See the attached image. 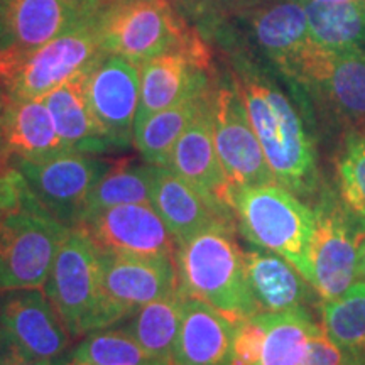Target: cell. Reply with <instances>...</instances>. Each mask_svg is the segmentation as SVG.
<instances>
[{
    "instance_id": "6da1fadb",
    "label": "cell",
    "mask_w": 365,
    "mask_h": 365,
    "mask_svg": "<svg viewBox=\"0 0 365 365\" xmlns=\"http://www.w3.org/2000/svg\"><path fill=\"white\" fill-rule=\"evenodd\" d=\"M208 43L220 54L244 100L252 129L274 178L299 198L318 195L317 143L301 107L299 88L281 83L282 75L259 56L228 24H222Z\"/></svg>"
},
{
    "instance_id": "7a4b0ae2",
    "label": "cell",
    "mask_w": 365,
    "mask_h": 365,
    "mask_svg": "<svg viewBox=\"0 0 365 365\" xmlns=\"http://www.w3.org/2000/svg\"><path fill=\"white\" fill-rule=\"evenodd\" d=\"M175 264L182 298L205 301L234 322L261 313L245 277L235 223H213L178 242Z\"/></svg>"
},
{
    "instance_id": "3957f363",
    "label": "cell",
    "mask_w": 365,
    "mask_h": 365,
    "mask_svg": "<svg viewBox=\"0 0 365 365\" xmlns=\"http://www.w3.org/2000/svg\"><path fill=\"white\" fill-rule=\"evenodd\" d=\"M227 205L239 223L240 234L250 244L284 257L309 284H314V210L277 181L230 186Z\"/></svg>"
},
{
    "instance_id": "277c9868",
    "label": "cell",
    "mask_w": 365,
    "mask_h": 365,
    "mask_svg": "<svg viewBox=\"0 0 365 365\" xmlns=\"http://www.w3.org/2000/svg\"><path fill=\"white\" fill-rule=\"evenodd\" d=\"M70 232L27 185L0 215V289H41Z\"/></svg>"
},
{
    "instance_id": "5b68a950",
    "label": "cell",
    "mask_w": 365,
    "mask_h": 365,
    "mask_svg": "<svg viewBox=\"0 0 365 365\" xmlns=\"http://www.w3.org/2000/svg\"><path fill=\"white\" fill-rule=\"evenodd\" d=\"M103 53L95 17L36 48L0 51V83L9 100L43 98L88 70Z\"/></svg>"
},
{
    "instance_id": "8992f818",
    "label": "cell",
    "mask_w": 365,
    "mask_h": 365,
    "mask_svg": "<svg viewBox=\"0 0 365 365\" xmlns=\"http://www.w3.org/2000/svg\"><path fill=\"white\" fill-rule=\"evenodd\" d=\"M97 27L105 53L118 54L137 66L203 39L170 0H118L100 9Z\"/></svg>"
},
{
    "instance_id": "52a82bcc",
    "label": "cell",
    "mask_w": 365,
    "mask_h": 365,
    "mask_svg": "<svg viewBox=\"0 0 365 365\" xmlns=\"http://www.w3.org/2000/svg\"><path fill=\"white\" fill-rule=\"evenodd\" d=\"M98 304L91 331L115 325L153 301L178 293L175 257L102 254Z\"/></svg>"
},
{
    "instance_id": "ba28073f",
    "label": "cell",
    "mask_w": 365,
    "mask_h": 365,
    "mask_svg": "<svg viewBox=\"0 0 365 365\" xmlns=\"http://www.w3.org/2000/svg\"><path fill=\"white\" fill-rule=\"evenodd\" d=\"M317 234L313 240L314 289L323 301L335 299L362 281L360 257L365 242V218L344 200L328 193L319 196Z\"/></svg>"
},
{
    "instance_id": "9c48e42d",
    "label": "cell",
    "mask_w": 365,
    "mask_h": 365,
    "mask_svg": "<svg viewBox=\"0 0 365 365\" xmlns=\"http://www.w3.org/2000/svg\"><path fill=\"white\" fill-rule=\"evenodd\" d=\"M225 24L287 81L312 43L301 0H239Z\"/></svg>"
},
{
    "instance_id": "30bf717a",
    "label": "cell",
    "mask_w": 365,
    "mask_h": 365,
    "mask_svg": "<svg viewBox=\"0 0 365 365\" xmlns=\"http://www.w3.org/2000/svg\"><path fill=\"white\" fill-rule=\"evenodd\" d=\"M350 132H365V51L335 53L309 43L289 80Z\"/></svg>"
},
{
    "instance_id": "8fae6325",
    "label": "cell",
    "mask_w": 365,
    "mask_h": 365,
    "mask_svg": "<svg viewBox=\"0 0 365 365\" xmlns=\"http://www.w3.org/2000/svg\"><path fill=\"white\" fill-rule=\"evenodd\" d=\"M212 124L218 158L230 186L276 181L227 68L215 70L213 75Z\"/></svg>"
},
{
    "instance_id": "7c38bea8",
    "label": "cell",
    "mask_w": 365,
    "mask_h": 365,
    "mask_svg": "<svg viewBox=\"0 0 365 365\" xmlns=\"http://www.w3.org/2000/svg\"><path fill=\"white\" fill-rule=\"evenodd\" d=\"M9 161L41 205L68 228L76 227L90 190L108 171L107 163L76 150H63L39 161L9 156Z\"/></svg>"
},
{
    "instance_id": "4fadbf2b",
    "label": "cell",
    "mask_w": 365,
    "mask_h": 365,
    "mask_svg": "<svg viewBox=\"0 0 365 365\" xmlns=\"http://www.w3.org/2000/svg\"><path fill=\"white\" fill-rule=\"evenodd\" d=\"M98 250L83 232L71 228L46 281V296L73 339L91 333L98 304Z\"/></svg>"
},
{
    "instance_id": "5bb4252c",
    "label": "cell",
    "mask_w": 365,
    "mask_h": 365,
    "mask_svg": "<svg viewBox=\"0 0 365 365\" xmlns=\"http://www.w3.org/2000/svg\"><path fill=\"white\" fill-rule=\"evenodd\" d=\"M85 91L91 113L113 149L134 144V124L140 95V70L135 63L103 53L85 71Z\"/></svg>"
},
{
    "instance_id": "9a60e30c",
    "label": "cell",
    "mask_w": 365,
    "mask_h": 365,
    "mask_svg": "<svg viewBox=\"0 0 365 365\" xmlns=\"http://www.w3.org/2000/svg\"><path fill=\"white\" fill-rule=\"evenodd\" d=\"M102 254L175 257L176 239L153 205L135 203L95 213L75 227Z\"/></svg>"
},
{
    "instance_id": "2e32d148",
    "label": "cell",
    "mask_w": 365,
    "mask_h": 365,
    "mask_svg": "<svg viewBox=\"0 0 365 365\" xmlns=\"http://www.w3.org/2000/svg\"><path fill=\"white\" fill-rule=\"evenodd\" d=\"M93 0H0V51L31 49L95 19Z\"/></svg>"
},
{
    "instance_id": "e0dca14e",
    "label": "cell",
    "mask_w": 365,
    "mask_h": 365,
    "mask_svg": "<svg viewBox=\"0 0 365 365\" xmlns=\"http://www.w3.org/2000/svg\"><path fill=\"white\" fill-rule=\"evenodd\" d=\"M0 330L16 352L53 360L65 352L70 331L41 289H17L0 307Z\"/></svg>"
},
{
    "instance_id": "ac0fdd59",
    "label": "cell",
    "mask_w": 365,
    "mask_h": 365,
    "mask_svg": "<svg viewBox=\"0 0 365 365\" xmlns=\"http://www.w3.org/2000/svg\"><path fill=\"white\" fill-rule=\"evenodd\" d=\"M150 205L178 242L190 239L213 223H234L232 210L205 196L170 168L150 164Z\"/></svg>"
},
{
    "instance_id": "d6986e66",
    "label": "cell",
    "mask_w": 365,
    "mask_h": 365,
    "mask_svg": "<svg viewBox=\"0 0 365 365\" xmlns=\"http://www.w3.org/2000/svg\"><path fill=\"white\" fill-rule=\"evenodd\" d=\"M168 168L205 196L227 205L230 182L222 168L213 137L212 88L205 95L190 125L173 148Z\"/></svg>"
},
{
    "instance_id": "ffe728a7",
    "label": "cell",
    "mask_w": 365,
    "mask_h": 365,
    "mask_svg": "<svg viewBox=\"0 0 365 365\" xmlns=\"http://www.w3.org/2000/svg\"><path fill=\"white\" fill-rule=\"evenodd\" d=\"M235 322L208 303L185 298L173 365H234Z\"/></svg>"
},
{
    "instance_id": "44dd1931",
    "label": "cell",
    "mask_w": 365,
    "mask_h": 365,
    "mask_svg": "<svg viewBox=\"0 0 365 365\" xmlns=\"http://www.w3.org/2000/svg\"><path fill=\"white\" fill-rule=\"evenodd\" d=\"M242 252H244L245 277L259 312L276 313L308 308L312 284L301 276L293 264L272 250L262 249L259 245Z\"/></svg>"
},
{
    "instance_id": "7402d4cb",
    "label": "cell",
    "mask_w": 365,
    "mask_h": 365,
    "mask_svg": "<svg viewBox=\"0 0 365 365\" xmlns=\"http://www.w3.org/2000/svg\"><path fill=\"white\" fill-rule=\"evenodd\" d=\"M4 150L9 156L39 161L68 150L44 98L9 100L0 113Z\"/></svg>"
},
{
    "instance_id": "603a6c76",
    "label": "cell",
    "mask_w": 365,
    "mask_h": 365,
    "mask_svg": "<svg viewBox=\"0 0 365 365\" xmlns=\"http://www.w3.org/2000/svg\"><path fill=\"white\" fill-rule=\"evenodd\" d=\"M43 98L51 112L59 139L68 150L93 156L112 149V144L91 113L85 91V71L49 91Z\"/></svg>"
},
{
    "instance_id": "cb8c5ba5",
    "label": "cell",
    "mask_w": 365,
    "mask_h": 365,
    "mask_svg": "<svg viewBox=\"0 0 365 365\" xmlns=\"http://www.w3.org/2000/svg\"><path fill=\"white\" fill-rule=\"evenodd\" d=\"M215 75V73H213ZM213 78L203 88L193 91L173 107L159 110L134 127V145L144 161L153 166L168 168L170 156L191 118L195 117L200 103L212 88Z\"/></svg>"
},
{
    "instance_id": "d4e9b609",
    "label": "cell",
    "mask_w": 365,
    "mask_h": 365,
    "mask_svg": "<svg viewBox=\"0 0 365 365\" xmlns=\"http://www.w3.org/2000/svg\"><path fill=\"white\" fill-rule=\"evenodd\" d=\"M264 327V345L257 365H303L309 341L322 325L308 308L255 314Z\"/></svg>"
},
{
    "instance_id": "484cf974",
    "label": "cell",
    "mask_w": 365,
    "mask_h": 365,
    "mask_svg": "<svg viewBox=\"0 0 365 365\" xmlns=\"http://www.w3.org/2000/svg\"><path fill=\"white\" fill-rule=\"evenodd\" d=\"M309 39L327 51H365L364 2H303Z\"/></svg>"
},
{
    "instance_id": "4316f807",
    "label": "cell",
    "mask_w": 365,
    "mask_h": 365,
    "mask_svg": "<svg viewBox=\"0 0 365 365\" xmlns=\"http://www.w3.org/2000/svg\"><path fill=\"white\" fill-rule=\"evenodd\" d=\"M185 298L175 293L156 299L137 309L135 317L124 330L150 357L173 365V350L180 331Z\"/></svg>"
},
{
    "instance_id": "83f0119b",
    "label": "cell",
    "mask_w": 365,
    "mask_h": 365,
    "mask_svg": "<svg viewBox=\"0 0 365 365\" xmlns=\"http://www.w3.org/2000/svg\"><path fill=\"white\" fill-rule=\"evenodd\" d=\"M135 203L150 205V164L108 168L86 196L78 223L102 210Z\"/></svg>"
},
{
    "instance_id": "f1b7e54d",
    "label": "cell",
    "mask_w": 365,
    "mask_h": 365,
    "mask_svg": "<svg viewBox=\"0 0 365 365\" xmlns=\"http://www.w3.org/2000/svg\"><path fill=\"white\" fill-rule=\"evenodd\" d=\"M323 330L336 345L365 359V281L322 304Z\"/></svg>"
},
{
    "instance_id": "f546056e",
    "label": "cell",
    "mask_w": 365,
    "mask_h": 365,
    "mask_svg": "<svg viewBox=\"0 0 365 365\" xmlns=\"http://www.w3.org/2000/svg\"><path fill=\"white\" fill-rule=\"evenodd\" d=\"M71 355L90 365H168L150 357L125 330L90 333Z\"/></svg>"
},
{
    "instance_id": "4dcf8cb0",
    "label": "cell",
    "mask_w": 365,
    "mask_h": 365,
    "mask_svg": "<svg viewBox=\"0 0 365 365\" xmlns=\"http://www.w3.org/2000/svg\"><path fill=\"white\" fill-rule=\"evenodd\" d=\"M339 178L341 200L365 218V132L346 134Z\"/></svg>"
},
{
    "instance_id": "1f68e13d",
    "label": "cell",
    "mask_w": 365,
    "mask_h": 365,
    "mask_svg": "<svg viewBox=\"0 0 365 365\" xmlns=\"http://www.w3.org/2000/svg\"><path fill=\"white\" fill-rule=\"evenodd\" d=\"M175 11L193 26L205 39H210L225 24L239 0H170Z\"/></svg>"
},
{
    "instance_id": "d6a6232c",
    "label": "cell",
    "mask_w": 365,
    "mask_h": 365,
    "mask_svg": "<svg viewBox=\"0 0 365 365\" xmlns=\"http://www.w3.org/2000/svg\"><path fill=\"white\" fill-rule=\"evenodd\" d=\"M264 345V327L257 317L235 322L234 365H257Z\"/></svg>"
},
{
    "instance_id": "836d02e7",
    "label": "cell",
    "mask_w": 365,
    "mask_h": 365,
    "mask_svg": "<svg viewBox=\"0 0 365 365\" xmlns=\"http://www.w3.org/2000/svg\"><path fill=\"white\" fill-rule=\"evenodd\" d=\"M27 182L17 168H14L6 150H0V215L19 200Z\"/></svg>"
},
{
    "instance_id": "e575fe53",
    "label": "cell",
    "mask_w": 365,
    "mask_h": 365,
    "mask_svg": "<svg viewBox=\"0 0 365 365\" xmlns=\"http://www.w3.org/2000/svg\"><path fill=\"white\" fill-rule=\"evenodd\" d=\"M14 354H16V350H14L11 341L6 339V335L0 330V365H11Z\"/></svg>"
},
{
    "instance_id": "d590c367",
    "label": "cell",
    "mask_w": 365,
    "mask_h": 365,
    "mask_svg": "<svg viewBox=\"0 0 365 365\" xmlns=\"http://www.w3.org/2000/svg\"><path fill=\"white\" fill-rule=\"evenodd\" d=\"M11 365H53L51 360H39V359H29L21 355L19 352L14 354Z\"/></svg>"
},
{
    "instance_id": "8d00e7d4",
    "label": "cell",
    "mask_w": 365,
    "mask_h": 365,
    "mask_svg": "<svg viewBox=\"0 0 365 365\" xmlns=\"http://www.w3.org/2000/svg\"><path fill=\"white\" fill-rule=\"evenodd\" d=\"M56 365H90V364L81 362V360L75 359V357H73V355H71V357H68V359H65V360H59V362H58Z\"/></svg>"
},
{
    "instance_id": "74e56055",
    "label": "cell",
    "mask_w": 365,
    "mask_h": 365,
    "mask_svg": "<svg viewBox=\"0 0 365 365\" xmlns=\"http://www.w3.org/2000/svg\"><path fill=\"white\" fill-rule=\"evenodd\" d=\"M7 102H9V97H7L6 90H4V86H2V83H0V113H2V110H4V108H6V105H7Z\"/></svg>"
},
{
    "instance_id": "f35d334b",
    "label": "cell",
    "mask_w": 365,
    "mask_h": 365,
    "mask_svg": "<svg viewBox=\"0 0 365 365\" xmlns=\"http://www.w3.org/2000/svg\"><path fill=\"white\" fill-rule=\"evenodd\" d=\"M301 2H328V4H344V2H364V0H301Z\"/></svg>"
},
{
    "instance_id": "ab89813d",
    "label": "cell",
    "mask_w": 365,
    "mask_h": 365,
    "mask_svg": "<svg viewBox=\"0 0 365 365\" xmlns=\"http://www.w3.org/2000/svg\"><path fill=\"white\" fill-rule=\"evenodd\" d=\"M360 271H362V277L365 281V242H364V247H362V257H360Z\"/></svg>"
},
{
    "instance_id": "60d3db41",
    "label": "cell",
    "mask_w": 365,
    "mask_h": 365,
    "mask_svg": "<svg viewBox=\"0 0 365 365\" xmlns=\"http://www.w3.org/2000/svg\"><path fill=\"white\" fill-rule=\"evenodd\" d=\"M98 7H105V6H110V4H115L118 0H93Z\"/></svg>"
},
{
    "instance_id": "b9f144b4",
    "label": "cell",
    "mask_w": 365,
    "mask_h": 365,
    "mask_svg": "<svg viewBox=\"0 0 365 365\" xmlns=\"http://www.w3.org/2000/svg\"><path fill=\"white\" fill-rule=\"evenodd\" d=\"M352 365H365V359L364 357H355Z\"/></svg>"
},
{
    "instance_id": "7bdbcfd3",
    "label": "cell",
    "mask_w": 365,
    "mask_h": 365,
    "mask_svg": "<svg viewBox=\"0 0 365 365\" xmlns=\"http://www.w3.org/2000/svg\"><path fill=\"white\" fill-rule=\"evenodd\" d=\"M0 150H4V134H2V122H0Z\"/></svg>"
}]
</instances>
